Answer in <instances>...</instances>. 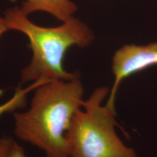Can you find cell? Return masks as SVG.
I'll use <instances>...</instances> for the list:
<instances>
[{"label": "cell", "instance_id": "obj_6", "mask_svg": "<svg viewBox=\"0 0 157 157\" xmlns=\"http://www.w3.org/2000/svg\"><path fill=\"white\" fill-rule=\"evenodd\" d=\"M47 82H48L40 80L34 82L25 88H22L21 86L17 87L11 98L5 103L0 105V118L6 113L16 112L17 110L25 108L26 105L29 94L40 85Z\"/></svg>", "mask_w": 157, "mask_h": 157}, {"label": "cell", "instance_id": "obj_9", "mask_svg": "<svg viewBox=\"0 0 157 157\" xmlns=\"http://www.w3.org/2000/svg\"><path fill=\"white\" fill-rule=\"evenodd\" d=\"M8 28L6 23V19L4 17H0V37L6 32L8 31Z\"/></svg>", "mask_w": 157, "mask_h": 157}, {"label": "cell", "instance_id": "obj_4", "mask_svg": "<svg viewBox=\"0 0 157 157\" xmlns=\"http://www.w3.org/2000/svg\"><path fill=\"white\" fill-rule=\"evenodd\" d=\"M157 64V43L145 45L128 44L117 51L112 58L114 83L105 105L115 113V97L124 78Z\"/></svg>", "mask_w": 157, "mask_h": 157}, {"label": "cell", "instance_id": "obj_3", "mask_svg": "<svg viewBox=\"0 0 157 157\" xmlns=\"http://www.w3.org/2000/svg\"><path fill=\"white\" fill-rule=\"evenodd\" d=\"M109 93L95 89L76 112L66 133L69 157H137L115 132V113L101 105Z\"/></svg>", "mask_w": 157, "mask_h": 157}, {"label": "cell", "instance_id": "obj_1", "mask_svg": "<svg viewBox=\"0 0 157 157\" xmlns=\"http://www.w3.org/2000/svg\"><path fill=\"white\" fill-rule=\"evenodd\" d=\"M84 89L78 78L53 80L37 87L28 109L13 112L14 134L45 157H69L66 133L82 108Z\"/></svg>", "mask_w": 157, "mask_h": 157}, {"label": "cell", "instance_id": "obj_7", "mask_svg": "<svg viewBox=\"0 0 157 157\" xmlns=\"http://www.w3.org/2000/svg\"><path fill=\"white\" fill-rule=\"evenodd\" d=\"M13 140L10 137H0V157H8Z\"/></svg>", "mask_w": 157, "mask_h": 157}, {"label": "cell", "instance_id": "obj_5", "mask_svg": "<svg viewBox=\"0 0 157 157\" xmlns=\"http://www.w3.org/2000/svg\"><path fill=\"white\" fill-rule=\"evenodd\" d=\"M20 8L28 16L36 12H45L62 22L73 17L77 11V6L71 0H24Z\"/></svg>", "mask_w": 157, "mask_h": 157}, {"label": "cell", "instance_id": "obj_2", "mask_svg": "<svg viewBox=\"0 0 157 157\" xmlns=\"http://www.w3.org/2000/svg\"><path fill=\"white\" fill-rule=\"evenodd\" d=\"M4 17L9 30L24 34L29 40L32 57L21 72V83L40 80L69 81L79 78L77 72L65 70L63 60L69 48L76 45L84 48L94 40L89 28L72 17L55 28L40 26L32 22L20 7L6 9Z\"/></svg>", "mask_w": 157, "mask_h": 157}, {"label": "cell", "instance_id": "obj_8", "mask_svg": "<svg viewBox=\"0 0 157 157\" xmlns=\"http://www.w3.org/2000/svg\"><path fill=\"white\" fill-rule=\"evenodd\" d=\"M8 157H26L22 146L19 145L16 141H13Z\"/></svg>", "mask_w": 157, "mask_h": 157}]
</instances>
